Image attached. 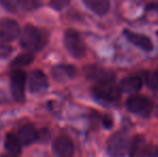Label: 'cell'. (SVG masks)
Returning <instances> with one entry per match:
<instances>
[{
	"label": "cell",
	"mask_w": 158,
	"mask_h": 157,
	"mask_svg": "<svg viewBox=\"0 0 158 157\" xmlns=\"http://www.w3.org/2000/svg\"><path fill=\"white\" fill-rule=\"evenodd\" d=\"M130 144L131 140L127 130H117L106 140V155L108 157H127V155H129Z\"/></svg>",
	"instance_id": "obj_1"
},
{
	"label": "cell",
	"mask_w": 158,
	"mask_h": 157,
	"mask_svg": "<svg viewBox=\"0 0 158 157\" xmlns=\"http://www.w3.org/2000/svg\"><path fill=\"white\" fill-rule=\"evenodd\" d=\"M45 39L39 28L32 24H26L19 34V45L26 52H39L45 45Z\"/></svg>",
	"instance_id": "obj_2"
},
{
	"label": "cell",
	"mask_w": 158,
	"mask_h": 157,
	"mask_svg": "<svg viewBox=\"0 0 158 157\" xmlns=\"http://www.w3.org/2000/svg\"><path fill=\"white\" fill-rule=\"evenodd\" d=\"M90 90L96 100L106 105L118 102L123 94L118 84L115 82H102L94 84Z\"/></svg>",
	"instance_id": "obj_3"
},
{
	"label": "cell",
	"mask_w": 158,
	"mask_h": 157,
	"mask_svg": "<svg viewBox=\"0 0 158 157\" xmlns=\"http://www.w3.org/2000/svg\"><path fill=\"white\" fill-rule=\"evenodd\" d=\"M64 46L73 58L81 59L86 54V45L81 34L73 28H68L64 34Z\"/></svg>",
	"instance_id": "obj_4"
},
{
	"label": "cell",
	"mask_w": 158,
	"mask_h": 157,
	"mask_svg": "<svg viewBox=\"0 0 158 157\" xmlns=\"http://www.w3.org/2000/svg\"><path fill=\"white\" fill-rule=\"evenodd\" d=\"M125 105L130 113L143 118H150L154 109V102L148 97L139 94L130 95L127 98Z\"/></svg>",
	"instance_id": "obj_5"
},
{
	"label": "cell",
	"mask_w": 158,
	"mask_h": 157,
	"mask_svg": "<svg viewBox=\"0 0 158 157\" xmlns=\"http://www.w3.org/2000/svg\"><path fill=\"white\" fill-rule=\"evenodd\" d=\"M27 74L22 69H13L10 76V88L12 97L16 102L23 103L26 99L25 88Z\"/></svg>",
	"instance_id": "obj_6"
},
{
	"label": "cell",
	"mask_w": 158,
	"mask_h": 157,
	"mask_svg": "<svg viewBox=\"0 0 158 157\" xmlns=\"http://www.w3.org/2000/svg\"><path fill=\"white\" fill-rule=\"evenodd\" d=\"M84 76L87 80L93 81L94 84L102 82H115V74L110 70L96 65H89L84 67Z\"/></svg>",
	"instance_id": "obj_7"
},
{
	"label": "cell",
	"mask_w": 158,
	"mask_h": 157,
	"mask_svg": "<svg viewBox=\"0 0 158 157\" xmlns=\"http://www.w3.org/2000/svg\"><path fill=\"white\" fill-rule=\"evenodd\" d=\"M21 29L16 21L12 19L2 17L0 19V41L2 43H9L19 37Z\"/></svg>",
	"instance_id": "obj_8"
},
{
	"label": "cell",
	"mask_w": 158,
	"mask_h": 157,
	"mask_svg": "<svg viewBox=\"0 0 158 157\" xmlns=\"http://www.w3.org/2000/svg\"><path fill=\"white\" fill-rule=\"evenodd\" d=\"M123 35L131 44L141 48L144 52H152L154 50L153 40L148 36H146V35L139 34V32L132 31V30L127 29V28L123 30Z\"/></svg>",
	"instance_id": "obj_9"
},
{
	"label": "cell",
	"mask_w": 158,
	"mask_h": 157,
	"mask_svg": "<svg viewBox=\"0 0 158 157\" xmlns=\"http://www.w3.org/2000/svg\"><path fill=\"white\" fill-rule=\"evenodd\" d=\"M52 149L57 157H72L74 154V143L68 136H58L52 143Z\"/></svg>",
	"instance_id": "obj_10"
},
{
	"label": "cell",
	"mask_w": 158,
	"mask_h": 157,
	"mask_svg": "<svg viewBox=\"0 0 158 157\" xmlns=\"http://www.w3.org/2000/svg\"><path fill=\"white\" fill-rule=\"evenodd\" d=\"M28 87L31 94H39L48 88V79L42 70L35 69L28 76Z\"/></svg>",
	"instance_id": "obj_11"
},
{
	"label": "cell",
	"mask_w": 158,
	"mask_h": 157,
	"mask_svg": "<svg viewBox=\"0 0 158 157\" xmlns=\"http://www.w3.org/2000/svg\"><path fill=\"white\" fill-rule=\"evenodd\" d=\"M144 79L142 76L135 74V76H129L122 79L118 83V86L121 88L122 93L130 95H135L141 88L143 87Z\"/></svg>",
	"instance_id": "obj_12"
},
{
	"label": "cell",
	"mask_w": 158,
	"mask_h": 157,
	"mask_svg": "<svg viewBox=\"0 0 158 157\" xmlns=\"http://www.w3.org/2000/svg\"><path fill=\"white\" fill-rule=\"evenodd\" d=\"M77 67L70 64H58L52 69V76L55 81L63 82L66 80L74 79L77 76Z\"/></svg>",
	"instance_id": "obj_13"
},
{
	"label": "cell",
	"mask_w": 158,
	"mask_h": 157,
	"mask_svg": "<svg viewBox=\"0 0 158 157\" xmlns=\"http://www.w3.org/2000/svg\"><path fill=\"white\" fill-rule=\"evenodd\" d=\"M17 136H19V140L24 147H29L35 141L40 140L39 131L35 129V127L32 124H25V125L21 126Z\"/></svg>",
	"instance_id": "obj_14"
},
{
	"label": "cell",
	"mask_w": 158,
	"mask_h": 157,
	"mask_svg": "<svg viewBox=\"0 0 158 157\" xmlns=\"http://www.w3.org/2000/svg\"><path fill=\"white\" fill-rule=\"evenodd\" d=\"M22 147H23V144H22L19 136H16L14 132H8L6 134V137H4V149H6V153L19 157L22 153Z\"/></svg>",
	"instance_id": "obj_15"
},
{
	"label": "cell",
	"mask_w": 158,
	"mask_h": 157,
	"mask_svg": "<svg viewBox=\"0 0 158 157\" xmlns=\"http://www.w3.org/2000/svg\"><path fill=\"white\" fill-rule=\"evenodd\" d=\"M83 3L92 12L99 16H103L110 11L111 3L109 0H83Z\"/></svg>",
	"instance_id": "obj_16"
},
{
	"label": "cell",
	"mask_w": 158,
	"mask_h": 157,
	"mask_svg": "<svg viewBox=\"0 0 158 157\" xmlns=\"http://www.w3.org/2000/svg\"><path fill=\"white\" fill-rule=\"evenodd\" d=\"M35 60V55L31 52H23L21 54L17 55L13 60L11 61L10 67L13 69H19L22 67H26L29 66L32 61Z\"/></svg>",
	"instance_id": "obj_17"
},
{
	"label": "cell",
	"mask_w": 158,
	"mask_h": 157,
	"mask_svg": "<svg viewBox=\"0 0 158 157\" xmlns=\"http://www.w3.org/2000/svg\"><path fill=\"white\" fill-rule=\"evenodd\" d=\"M142 76L148 87L152 88L155 92H158V69L154 70V71L144 72V76Z\"/></svg>",
	"instance_id": "obj_18"
},
{
	"label": "cell",
	"mask_w": 158,
	"mask_h": 157,
	"mask_svg": "<svg viewBox=\"0 0 158 157\" xmlns=\"http://www.w3.org/2000/svg\"><path fill=\"white\" fill-rule=\"evenodd\" d=\"M19 10L32 11L42 6V3L37 0H19Z\"/></svg>",
	"instance_id": "obj_19"
},
{
	"label": "cell",
	"mask_w": 158,
	"mask_h": 157,
	"mask_svg": "<svg viewBox=\"0 0 158 157\" xmlns=\"http://www.w3.org/2000/svg\"><path fill=\"white\" fill-rule=\"evenodd\" d=\"M0 4L10 12H16L19 10V0H2V1H0Z\"/></svg>",
	"instance_id": "obj_20"
},
{
	"label": "cell",
	"mask_w": 158,
	"mask_h": 157,
	"mask_svg": "<svg viewBox=\"0 0 158 157\" xmlns=\"http://www.w3.org/2000/svg\"><path fill=\"white\" fill-rule=\"evenodd\" d=\"M70 4L69 0H53L50 2V6L52 9H54L55 11H61L66 8L67 6Z\"/></svg>",
	"instance_id": "obj_21"
},
{
	"label": "cell",
	"mask_w": 158,
	"mask_h": 157,
	"mask_svg": "<svg viewBox=\"0 0 158 157\" xmlns=\"http://www.w3.org/2000/svg\"><path fill=\"white\" fill-rule=\"evenodd\" d=\"M13 52V48L8 43H0V58H6Z\"/></svg>",
	"instance_id": "obj_22"
},
{
	"label": "cell",
	"mask_w": 158,
	"mask_h": 157,
	"mask_svg": "<svg viewBox=\"0 0 158 157\" xmlns=\"http://www.w3.org/2000/svg\"><path fill=\"white\" fill-rule=\"evenodd\" d=\"M101 123H102V126H103L106 129H111V128L113 127V125H114V121H113V118L110 114H106V115L102 116Z\"/></svg>",
	"instance_id": "obj_23"
},
{
	"label": "cell",
	"mask_w": 158,
	"mask_h": 157,
	"mask_svg": "<svg viewBox=\"0 0 158 157\" xmlns=\"http://www.w3.org/2000/svg\"><path fill=\"white\" fill-rule=\"evenodd\" d=\"M146 11H156L158 12V2H150L145 6Z\"/></svg>",
	"instance_id": "obj_24"
},
{
	"label": "cell",
	"mask_w": 158,
	"mask_h": 157,
	"mask_svg": "<svg viewBox=\"0 0 158 157\" xmlns=\"http://www.w3.org/2000/svg\"><path fill=\"white\" fill-rule=\"evenodd\" d=\"M0 157H17V156H14L12 154H9V153H4V154H1Z\"/></svg>",
	"instance_id": "obj_25"
},
{
	"label": "cell",
	"mask_w": 158,
	"mask_h": 157,
	"mask_svg": "<svg viewBox=\"0 0 158 157\" xmlns=\"http://www.w3.org/2000/svg\"><path fill=\"white\" fill-rule=\"evenodd\" d=\"M156 34H157V36H158V31H157V32H156Z\"/></svg>",
	"instance_id": "obj_26"
},
{
	"label": "cell",
	"mask_w": 158,
	"mask_h": 157,
	"mask_svg": "<svg viewBox=\"0 0 158 157\" xmlns=\"http://www.w3.org/2000/svg\"><path fill=\"white\" fill-rule=\"evenodd\" d=\"M140 157H144V156H140Z\"/></svg>",
	"instance_id": "obj_27"
}]
</instances>
